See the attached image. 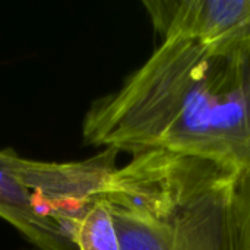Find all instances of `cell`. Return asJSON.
Here are the masks:
<instances>
[{
  "label": "cell",
  "mask_w": 250,
  "mask_h": 250,
  "mask_svg": "<svg viewBox=\"0 0 250 250\" xmlns=\"http://www.w3.org/2000/svg\"><path fill=\"white\" fill-rule=\"evenodd\" d=\"M85 144L133 155L163 149L242 173L250 168V32L161 41L82 123Z\"/></svg>",
  "instance_id": "6da1fadb"
},
{
  "label": "cell",
  "mask_w": 250,
  "mask_h": 250,
  "mask_svg": "<svg viewBox=\"0 0 250 250\" xmlns=\"http://www.w3.org/2000/svg\"><path fill=\"white\" fill-rule=\"evenodd\" d=\"M236 179L207 160L154 149L116 168L101 196L122 250H230Z\"/></svg>",
  "instance_id": "7a4b0ae2"
},
{
  "label": "cell",
  "mask_w": 250,
  "mask_h": 250,
  "mask_svg": "<svg viewBox=\"0 0 250 250\" xmlns=\"http://www.w3.org/2000/svg\"><path fill=\"white\" fill-rule=\"evenodd\" d=\"M116 149L76 163H44L18 157L13 151L9 168L16 180L28 189L40 211L56 220L70 236L73 223L104 192L116 171Z\"/></svg>",
  "instance_id": "3957f363"
},
{
  "label": "cell",
  "mask_w": 250,
  "mask_h": 250,
  "mask_svg": "<svg viewBox=\"0 0 250 250\" xmlns=\"http://www.w3.org/2000/svg\"><path fill=\"white\" fill-rule=\"evenodd\" d=\"M163 41H220L250 32V0H145Z\"/></svg>",
  "instance_id": "277c9868"
},
{
  "label": "cell",
  "mask_w": 250,
  "mask_h": 250,
  "mask_svg": "<svg viewBox=\"0 0 250 250\" xmlns=\"http://www.w3.org/2000/svg\"><path fill=\"white\" fill-rule=\"evenodd\" d=\"M10 154L0 151V218L13 226L35 250H76L64 229L40 211L34 195L12 174Z\"/></svg>",
  "instance_id": "5b68a950"
},
{
  "label": "cell",
  "mask_w": 250,
  "mask_h": 250,
  "mask_svg": "<svg viewBox=\"0 0 250 250\" xmlns=\"http://www.w3.org/2000/svg\"><path fill=\"white\" fill-rule=\"evenodd\" d=\"M70 239L76 250H122L110 207L101 195L73 223Z\"/></svg>",
  "instance_id": "8992f818"
},
{
  "label": "cell",
  "mask_w": 250,
  "mask_h": 250,
  "mask_svg": "<svg viewBox=\"0 0 250 250\" xmlns=\"http://www.w3.org/2000/svg\"><path fill=\"white\" fill-rule=\"evenodd\" d=\"M230 250H250V168L237 174L230 209Z\"/></svg>",
  "instance_id": "52a82bcc"
}]
</instances>
